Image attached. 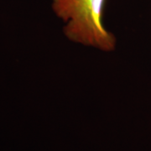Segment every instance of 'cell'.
Returning <instances> with one entry per match:
<instances>
[{"instance_id":"1","label":"cell","mask_w":151,"mask_h":151,"mask_svg":"<svg viewBox=\"0 0 151 151\" xmlns=\"http://www.w3.org/2000/svg\"><path fill=\"white\" fill-rule=\"evenodd\" d=\"M107 0H51V9L63 23L65 37L73 43L112 52L117 38L103 21Z\"/></svg>"}]
</instances>
